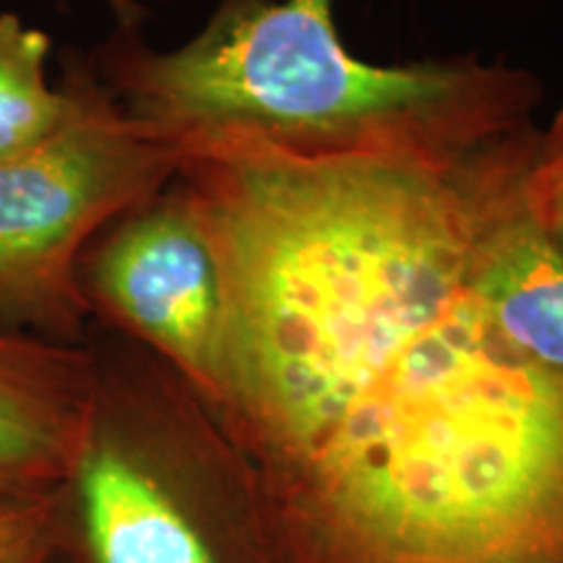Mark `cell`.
Returning <instances> with one entry per match:
<instances>
[{
	"label": "cell",
	"mask_w": 563,
	"mask_h": 563,
	"mask_svg": "<svg viewBox=\"0 0 563 563\" xmlns=\"http://www.w3.org/2000/svg\"><path fill=\"white\" fill-rule=\"evenodd\" d=\"M68 112L51 136L0 159V332L81 344L89 311L76 287L84 245L152 199L183 154L125 115L87 55H63Z\"/></svg>",
	"instance_id": "obj_3"
},
{
	"label": "cell",
	"mask_w": 563,
	"mask_h": 563,
	"mask_svg": "<svg viewBox=\"0 0 563 563\" xmlns=\"http://www.w3.org/2000/svg\"><path fill=\"white\" fill-rule=\"evenodd\" d=\"M84 55L125 115L183 159L460 154L532 125L543 100L506 63H365L344 47L334 0H222L173 51L118 26Z\"/></svg>",
	"instance_id": "obj_2"
},
{
	"label": "cell",
	"mask_w": 563,
	"mask_h": 563,
	"mask_svg": "<svg viewBox=\"0 0 563 563\" xmlns=\"http://www.w3.org/2000/svg\"><path fill=\"white\" fill-rule=\"evenodd\" d=\"M95 407L89 344L0 332V501L53 498L70 485Z\"/></svg>",
	"instance_id": "obj_6"
},
{
	"label": "cell",
	"mask_w": 563,
	"mask_h": 563,
	"mask_svg": "<svg viewBox=\"0 0 563 563\" xmlns=\"http://www.w3.org/2000/svg\"><path fill=\"white\" fill-rule=\"evenodd\" d=\"M51 514L53 501L45 498L16 527L0 534V563H45L53 540Z\"/></svg>",
	"instance_id": "obj_10"
},
{
	"label": "cell",
	"mask_w": 563,
	"mask_h": 563,
	"mask_svg": "<svg viewBox=\"0 0 563 563\" xmlns=\"http://www.w3.org/2000/svg\"><path fill=\"white\" fill-rule=\"evenodd\" d=\"M51 53V34L16 13L0 16V159L40 144L66 118V89L47 74Z\"/></svg>",
	"instance_id": "obj_8"
},
{
	"label": "cell",
	"mask_w": 563,
	"mask_h": 563,
	"mask_svg": "<svg viewBox=\"0 0 563 563\" xmlns=\"http://www.w3.org/2000/svg\"><path fill=\"white\" fill-rule=\"evenodd\" d=\"M40 501H45V498H30V501H0V534L9 532L11 527H16Z\"/></svg>",
	"instance_id": "obj_12"
},
{
	"label": "cell",
	"mask_w": 563,
	"mask_h": 563,
	"mask_svg": "<svg viewBox=\"0 0 563 563\" xmlns=\"http://www.w3.org/2000/svg\"><path fill=\"white\" fill-rule=\"evenodd\" d=\"M76 287L89 319L154 352L211 405L222 368L224 282L178 175L84 245Z\"/></svg>",
	"instance_id": "obj_4"
},
{
	"label": "cell",
	"mask_w": 563,
	"mask_h": 563,
	"mask_svg": "<svg viewBox=\"0 0 563 563\" xmlns=\"http://www.w3.org/2000/svg\"><path fill=\"white\" fill-rule=\"evenodd\" d=\"M102 3L110 5L118 26H123V30H139L141 21L146 19V5L141 0H102Z\"/></svg>",
	"instance_id": "obj_11"
},
{
	"label": "cell",
	"mask_w": 563,
	"mask_h": 563,
	"mask_svg": "<svg viewBox=\"0 0 563 563\" xmlns=\"http://www.w3.org/2000/svg\"><path fill=\"white\" fill-rule=\"evenodd\" d=\"M534 144L493 196L481 241V287L504 340L525 361L563 376V249L532 220L525 196Z\"/></svg>",
	"instance_id": "obj_7"
},
{
	"label": "cell",
	"mask_w": 563,
	"mask_h": 563,
	"mask_svg": "<svg viewBox=\"0 0 563 563\" xmlns=\"http://www.w3.org/2000/svg\"><path fill=\"white\" fill-rule=\"evenodd\" d=\"M95 350V347H91ZM97 357V407L70 485L97 563H217L154 460V384Z\"/></svg>",
	"instance_id": "obj_5"
},
{
	"label": "cell",
	"mask_w": 563,
	"mask_h": 563,
	"mask_svg": "<svg viewBox=\"0 0 563 563\" xmlns=\"http://www.w3.org/2000/svg\"><path fill=\"white\" fill-rule=\"evenodd\" d=\"M538 131L175 173L224 282L209 407L340 563H563V376L504 340L481 287L485 217Z\"/></svg>",
	"instance_id": "obj_1"
},
{
	"label": "cell",
	"mask_w": 563,
	"mask_h": 563,
	"mask_svg": "<svg viewBox=\"0 0 563 563\" xmlns=\"http://www.w3.org/2000/svg\"><path fill=\"white\" fill-rule=\"evenodd\" d=\"M525 196L532 220L563 249V102L538 133Z\"/></svg>",
	"instance_id": "obj_9"
}]
</instances>
